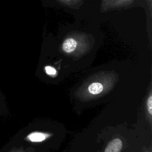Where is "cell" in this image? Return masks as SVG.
I'll return each mask as SVG.
<instances>
[{
    "instance_id": "5b68a950",
    "label": "cell",
    "mask_w": 152,
    "mask_h": 152,
    "mask_svg": "<svg viewBox=\"0 0 152 152\" xmlns=\"http://www.w3.org/2000/svg\"><path fill=\"white\" fill-rule=\"evenodd\" d=\"M45 71L46 72V73L49 75H55L56 74V69L50 66H46L45 67Z\"/></svg>"
},
{
    "instance_id": "6da1fadb",
    "label": "cell",
    "mask_w": 152,
    "mask_h": 152,
    "mask_svg": "<svg viewBox=\"0 0 152 152\" xmlns=\"http://www.w3.org/2000/svg\"><path fill=\"white\" fill-rule=\"evenodd\" d=\"M122 147V142L121 140L119 138H115L109 143L104 152H120Z\"/></svg>"
},
{
    "instance_id": "277c9868",
    "label": "cell",
    "mask_w": 152,
    "mask_h": 152,
    "mask_svg": "<svg viewBox=\"0 0 152 152\" xmlns=\"http://www.w3.org/2000/svg\"><path fill=\"white\" fill-rule=\"evenodd\" d=\"M103 90V86L101 83H93L88 87V91L92 94H97L100 93Z\"/></svg>"
},
{
    "instance_id": "3957f363",
    "label": "cell",
    "mask_w": 152,
    "mask_h": 152,
    "mask_svg": "<svg viewBox=\"0 0 152 152\" xmlns=\"http://www.w3.org/2000/svg\"><path fill=\"white\" fill-rule=\"evenodd\" d=\"M47 135L45 134L41 133V132H33L29 134L27 137V138L32 142H40L46 139L47 137Z\"/></svg>"
},
{
    "instance_id": "8992f818",
    "label": "cell",
    "mask_w": 152,
    "mask_h": 152,
    "mask_svg": "<svg viewBox=\"0 0 152 152\" xmlns=\"http://www.w3.org/2000/svg\"><path fill=\"white\" fill-rule=\"evenodd\" d=\"M147 106L149 113L150 115L152 114V96L150 95L147 100Z\"/></svg>"
},
{
    "instance_id": "7a4b0ae2",
    "label": "cell",
    "mask_w": 152,
    "mask_h": 152,
    "mask_svg": "<svg viewBox=\"0 0 152 152\" xmlns=\"http://www.w3.org/2000/svg\"><path fill=\"white\" fill-rule=\"evenodd\" d=\"M77 45V43L74 39L68 38L64 42L62 45V49L65 52L71 53L75 49Z\"/></svg>"
}]
</instances>
